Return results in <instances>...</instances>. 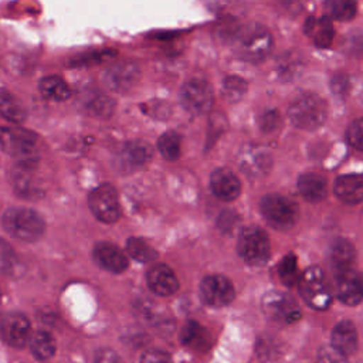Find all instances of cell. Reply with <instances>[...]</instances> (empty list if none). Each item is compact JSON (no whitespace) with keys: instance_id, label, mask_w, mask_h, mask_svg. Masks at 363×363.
<instances>
[{"instance_id":"cell-1","label":"cell","mask_w":363,"mask_h":363,"mask_svg":"<svg viewBox=\"0 0 363 363\" xmlns=\"http://www.w3.org/2000/svg\"><path fill=\"white\" fill-rule=\"evenodd\" d=\"M328 108L325 101L311 92L298 95L288 108V115L294 126L303 130H313L323 125Z\"/></svg>"},{"instance_id":"cell-2","label":"cell","mask_w":363,"mask_h":363,"mask_svg":"<svg viewBox=\"0 0 363 363\" xmlns=\"http://www.w3.org/2000/svg\"><path fill=\"white\" fill-rule=\"evenodd\" d=\"M3 227L17 240L35 241L43 235L45 223L43 217L31 208L11 207L3 214Z\"/></svg>"},{"instance_id":"cell-3","label":"cell","mask_w":363,"mask_h":363,"mask_svg":"<svg viewBox=\"0 0 363 363\" xmlns=\"http://www.w3.org/2000/svg\"><path fill=\"white\" fill-rule=\"evenodd\" d=\"M0 146L18 163H35L38 156V138L31 130L18 126L0 128Z\"/></svg>"},{"instance_id":"cell-4","label":"cell","mask_w":363,"mask_h":363,"mask_svg":"<svg viewBox=\"0 0 363 363\" xmlns=\"http://www.w3.org/2000/svg\"><path fill=\"white\" fill-rule=\"evenodd\" d=\"M238 55L250 62L262 61L272 48L269 33L261 26H248L240 28L233 40Z\"/></svg>"},{"instance_id":"cell-5","label":"cell","mask_w":363,"mask_h":363,"mask_svg":"<svg viewBox=\"0 0 363 363\" xmlns=\"http://www.w3.org/2000/svg\"><path fill=\"white\" fill-rule=\"evenodd\" d=\"M261 213L268 224L278 230L291 228L299 217L296 203L281 194L264 196L261 200Z\"/></svg>"},{"instance_id":"cell-6","label":"cell","mask_w":363,"mask_h":363,"mask_svg":"<svg viewBox=\"0 0 363 363\" xmlns=\"http://www.w3.org/2000/svg\"><path fill=\"white\" fill-rule=\"evenodd\" d=\"M299 292L303 301L315 309H326L332 302L330 286L319 267L308 268L299 278Z\"/></svg>"},{"instance_id":"cell-7","label":"cell","mask_w":363,"mask_h":363,"mask_svg":"<svg viewBox=\"0 0 363 363\" xmlns=\"http://www.w3.org/2000/svg\"><path fill=\"white\" fill-rule=\"evenodd\" d=\"M237 250L240 257L252 267H259L269 258L268 237L258 227H247L241 231Z\"/></svg>"},{"instance_id":"cell-8","label":"cell","mask_w":363,"mask_h":363,"mask_svg":"<svg viewBox=\"0 0 363 363\" xmlns=\"http://www.w3.org/2000/svg\"><path fill=\"white\" fill-rule=\"evenodd\" d=\"M88 204L92 214L102 223H115L121 216L118 191L112 184H101L95 187L89 197Z\"/></svg>"},{"instance_id":"cell-9","label":"cell","mask_w":363,"mask_h":363,"mask_svg":"<svg viewBox=\"0 0 363 363\" xmlns=\"http://www.w3.org/2000/svg\"><path fill=\"white\" fill-rule=\"evenodd\" d=\"M262 309L267 318L284 325L294 323L301 318L296 302L289 295L279 291H271L264 295Z\"/></svg>"},{"instance_id":"cell-10","label":"cell","mask_w":363,"mask_h":363,"mask_svg":"<svg viewBox=\"0 0 363 363\" xmlns=\"http://www.w3.org/2000/svg\"><path fill=\"white\" fill-rule=\"evenodd\" d=\"M179 98L182 106L193 115L207 113L213 105L211 86L203 79H189L182 86Z\"/></svg>"},{"instance_id":"cell-11","label":"cell","mask_w":363,"mask_h":363,"mask_svg":"<svg viewBox=\"0 0 363 363\" xmlns=\"http://www.w3.org/2000/svg\"><path fill=\"white\" fill-rule=\"evenodd\" d=\"M336 296L346 305H357L363 301V275L353 268L336 269Z\"/></svg>"},{"instance_id":"cell-12","label":"cell","mask_w":363,"mask_h":363,"mask_svg":"<svg viewBox=\"0 0 363 363\" xmlns=\"http://www.w3.org/2000/svg\"><path fill=\"white\" fill-rule=\"evenodd\" d=\"M200 296L206 305L221 308L234 299V288L225 277L210 275L200 284Z\"/></svg>"},{"instance_id":"cell-13","label":"cell","mask_w":363,"mask_h":363,"mask_svg":"<svg viewBox=\"0 0 363 363\" xmlns=\"http://www.w3.org/2000/svg\"><path fill=\"white\" fill-rule=\"evenodd\" d=\"M0 333L10 346L23 347L30 339V322L23 313H7L0 322Z\"/></svg>"},{"instance_id":"cell-14","label":"cell","mask_w":363,"mask_h":363,"mask_svg":"<svg viewBox=\"0 0 363 363\" xmlns=\"http://www.w3.org/2000/svg\"><path fill=\"white\" fill-rule=\"evenodd\" d=\"M139 67L132 62V61H122L111 67L105 72V84L116 91V92H123L130 89L139 79Z\"/></svg>"},{"instance_id":"cell-15","label":"cell","mask_w":363,"mask_h":363,"mask_svg":"<svg viewBox=\"0 0 363 363\" xmlns=\"http://www.w3.org/2000/svg\"><path fill=\"white\" fill-rule=\"evenodd\" d=\"M92 255L95 262L109 272L118 274L128 268V258L125 252L111 242H98L94 247Z\"/></svg>"},{"instance_id":"cell-16","label":"cell","mask_w":363,"mask_h":363,"mask_svg":"<svg viewBox=\"0 0 363 363\" xmlns=\"http://www.w3.org/2000/svg\"><path fill=\"white\" fill-rule=\"evenodd\" d=\"M146 282L149 288L160 296L172 295L177 291L179 282L174 272L164 264H156L149 268L146 274Z\"/></svg>"},{"instance_id":"cell-17","label":"cell","mask_w":363,"mask_h":363,"mask_svg":"<svg viewBox=\"0 0 363 363\" xmlns=\"http://www.w3.org/2000/svg\"><path fill=\"white\" fill-rule=\"evenodd\" d=\"M211 191L221 200L230 201L240 196L241 183L228 169H217L210 176Z\"/></svg>"},{"instance_id":"cell-18","label":"cell","mask_w":363,"mask_h":363,"mask_svg":"<svg viewBox=\"0 0 363 363\" xmlns=\"http://www.w3.org/2000/svg\"><path fill=\"white\" fill-rule=\"evenodd\" d=\"M335 194L347 204L363 201V174H342L335 182Z\"/></svg>"},{"instance_id":"cell-19","label":"cell","mask_w":363,"mask_h":363,"mask_svg":"<svg viewBox=\"0 0 363 363\" xmlns=\"http://www.w3.org/2000/svg\"><path fill=\"white\" fill-rule=\"evenodd\" d=\"M332 347L345 357L352 356L357 350V330L349 320L337 323L332 332Z\"/></svg>"},{"instance_id":"cell-20","label":"cell","mask_w":363,"mask_h":363,"mask_svg":"<svg viewBox=\"0 0 363 363\" xmlns=\"http://www.w3.org/2000/svg\"><path fill=\"white\" fill-rule=\"evenodd\" d=\"M182 343L196 352H206L211 347V336L208 330L197 322H187L180 335Z\"/></svg>"},{"instance_id":"cell-21","label":"cell","mask_w":363,"mask_h":363,"mask_svg":"<svg viewBox=\"0 0 363 363\" xmlns=\"http://www.w3.org/2000/svg\"><path fill=\"white\" fill-rule=\"evenodd\" d=\"M301 196L312 203H318L326 196V180L318 173H305L298 180Z\"/></svg>"},{"instance_id":"cell-22","label":"cell","mask_w":363,"mask_h":363,"mask_svg":"<svg viewBox=\"0 0 363 363\" xmlns=\"http://www.w3.org/2000/svg\"><path fill=\"white\" fill-rule=\"evenodd\" d=\"M240 163L242 170L251 174H259L267 170V167L271 163V159L269 153L265 149L259 146H248L242 149Z\"/></svg>"},{"instance_id":"cell-23","label":"cell","mask_w":363,"mask_h":363,"mask_svg":"<svg viewBox=\"0 0 363 363\" xmlns=\"http://www.w3.org/2000/svg\"><path fill=\"white\" fill-rule=\"evenodd\" d=\"M303 30L308 35L313 37L315 44L320 48H328L333 41L335 30L328 17H322V18L309 17L305 23Z\"/></svg>"},{"instance_id":"cell-24","label":"cell","mask_w":363,"mask_h":363,"mask_svg":"<svg viewBox=\"0 0 363 363\" xmlns=\"http://www.w3.org/2000/svg\"><path fill=\"white\" fill-rule=\"evenodd\" d=\"M0 116L13 123H21L27 118V111L17 96L7 91H0Z\"/></svg>"},{"instance_id":"cell-25","label":"cell","mask_w":363,"mask_h":363,"mask_svg":"<svg viewBox=\"0 0 363 363\" xmlns=\"http://www.w3.org/2000/svg\"><path fill=\"white\" fill-rule=\"evenodd\" d=\"M38 88L44 98L54 101V102H62V101L68 99L71 95L69 88L65 84V81L57 75H48V77L41 78Z\"/></svg>"},{"instance_id":"cell-26","label":"cell","mask_w":363,"mask_h":363,"mask_svg":"<svg viewBox=\"0 0 363 363\" xmlns=\"http://www.w3.org/2000/svg\"><path fill=\"white\" fill-rule=\"evenodd\" d=\"M356 259L354 247L345 238H337L330 247V261L336 269L352 268Z\"/></svg>"},{"instance_id":"cell-27","label":"cell","mask_w":363,"mask_h":363,"mask_svg":"<svg viewBox=\"0 0 363 363\" xmlns=\"http://www.w3.org/2000/svg\"><path fill=\"white\" fill-rule=\"evenodd\" d=\"M153 155L152 146L143 140H133L123 146L122 159L130 166H142L150 160Z\"/></svg>"},{"instance_id":"cell-28","label":"cell","mask_w":363,"mask_h":363,"mask_svg":"<svg viewBox=\"0 0 363 363\" xmlns=\"http://www.w3.org/2000/svg\"><path fill=\"white\" fill-rule=\"evenodd\" d=\"M33 163H18L17 169L13 172L14 187L21 196L34 194L35 183L33 179Z\"/></svg>"},{"instance_id":"cell-29","label":"cell","mask_w":363,"mask_h":363,"mask_svg":"<svg viewBox=\"0 0 363 363\" xmlns=\"http://www.w3.org/2000/svg\"><path fill=\"white\" fill-rule=\"evenodd\" d=\"M325 10L329 17L347 21L356 16L357 3L356 0H325Z\"/></svg>"},{"instance_id":"cell-30","label":"cell","mask_w":363,"mask_h":363,"mask_svg":"<svg viewBox=\"0 0 363 363\" xmlns=\"http://www.w3.org/2000/svg\"><path fill=\"white\" fill-rule=\"evenodd\" d=\"M30 347L35 357L40 360H47L55 353V340L47 332H37L30 339Z\"/></svg>"},{"instance_id":"cell-31","label":"cell","mask_w":363,"mask_h":363,"mask_svg":"<svg viewBox=\"0 0 363 363\" xmlns=\"http://www.w3.org/2000/svg\"><path fill=\"white\" fill-rule=\"evenodd\" d=\"M126 250L132 258L140 262H152L157 257V252L153 250V247H150L145 240L136 237L128 240Z\"/></svg>"},{"instance_id":"cell-32","label":"cell","mask_w":363,"mask_h":363,"mask_svg":"<svg viewBox=\"0 0 363 363\" xmlns=\"http://www.w3.org/2000/svg\"><path fill=\"white\" fill-rule=\"evenodd\" d=\"M159 152L167 160H176L180 156V136L176 132H166L159 138Z\"/></svg>"},{"instance_id":"cell-33","label":"cell","mask_w":363,"mask_h":363,"mask_svg":"<svg viewBox=\"0 0 363 363\" xmlns=\"http://www.w3.org/2000/svg\"><path fill=\"white\" fill-rule=\"evenodd\" d=\"M278 274L281 281L292 286L296 282H299V272H298V265H296V258L294 254H288L282 258V261L278 264Z\"/></svg>"},{"instance_id":"cell-34","label":"cell","mask_w":363,"mask_h":363,"mask_svg":"<svg viewBox=\"0 0 363 363\" xmlns=\"http://www.w3.org/2000/svg\"><path fill=\"white\" fill-rule=\"evenodd\" d=\"M17 265V257L13 248L0 240V274H11Z\"/></svg>"},{"instance_id":"cell-35","label":"cell","mask_w":363,"mask_h":363,"mask_svg":"<svg viewBox=\"0 0 363 363\" xmlns=\"http://www.w3.org/2000/svg\"><path fill=\"white\" fill-rule=\"evenodd\" d=\"M245 89H247L245 81L238 77H228L224 81V95L230 101L240 99L245 94Z\"/></svg>"},{"instance_id":"cell-36","label":"cell","mask_w":363,"mask_h":363,"mask_svg":"<svg viewBox=\"0 0 363 363\" xmlns=\"http://www.w3.org/2000/svg\"><path fill=\"white\" fill-rule=\"evenodd\" d=\"M346 138L353 147L363 152V119H356L350 123L346 132Z\"/></svg>"},{"instance_id":"cell-37","label":"cell","mask_w":363,"mask_h":363,"mask_svg":"<svg viewBox=\"0 0 363 363\" xmlns=\"http://www.w3.org/2000/svg\"><path fill=\"white\" fill-rule=\"evenodd\" d=\"M318 363H347V360L332 346H323L318 353Z\"/></svg>"},{"instance_id":"cell-38","label":"cell","mask_w":363,"mask_h":363,"mask_svg":"<svg viewBox=\"0 0 363 363\" xmlns=\"http://www.w3.org/2000/svg\"><path fill=\"white\" fill-rule=\"evenodd\" d=\"M140 363H172V359L170 354L164 350L149 349L142 354Z\"/></svg>"},{"instance_id":"cell-39","label":"cell","mask_w":363,"mask_h":363,"mask_svg":"<svg viewBox=\"0 0 363 363\" xmlns=\"http://www.w3.org/2000/svg\"><path fill=\"white\" fill-rule=\"evenodd\" d=\"M279 113L277 111H267L259 118V126L264 132H272L279 125Z\"/></svg>"},{"instance_id":"cell-40","label":"cell","mask_w":363,"mask_h":363,"mask_svg":"<svg viewBox=\"0 0 363 363\" xmlns=\"http://www.w3.org/2000/svg\"><path fill=\"white\" fill-rule=\"evenodd\" d=\"M347 88H349V79L346 75H342V74H337L332 78V82H330V89L335 95L337 96H343L346 95L347 92Z\"/></svg>"},{"instance_id":"cell-41","label":"cell","mask_w":363,"mask_h":363,"mask_svg":"<svg viewBox=\"0 0 363 363\" xmlns=\"http://www.w3.org/2000/svg\"><path fill=\"white\" fill-rule=\"evenodd\" d=\"M257 352L261 357L269 359L272 354H277L278 352V343L269 337H265L264 342H259L257 346Z\"/></svg>"},{"instance_id":"cell-42","label":"cell","mask_w":363,"mask_h":363,"mask_svg":"<svg viewBox=\"0 0 363 363\" xmlns=\"http://www.w3.org/2000/svg\"><path fill=\"white\" fill-rule=\"evenodd\" d=\"M237 223H238V218H237V216H235L234 213H231V211H224V213L220 214V217H218V227H220L223 231H225V233L233 231V230L235 228Z\"/></svg>"},{"instance_id":"cell-43","label":"cell","mask_w":363,"mask_h":363,"mask_svg":"<svg viewBox=\"0 0 363 363\" xmlns=\"http://www.w3.org/2000/svg\"><path fill=\"white\" fill-rule=\"evenodd\" d=\"M95 363H121V359L113 350L102 349L96 353Z\"/></svg>"},{"instance_id":"cell-44","label":"cell","mask_w":363,"mask_h":363,"mask_svg":"<svg viewBox=\"0 0 363 363\" xmlns=\"http://www.w3.org/2000/svg\"><path fill=\"white\" fill-rule=\"evenodd\" d=\"M0 299H1V294H0Z\"/></svg>"}]
</instances>
